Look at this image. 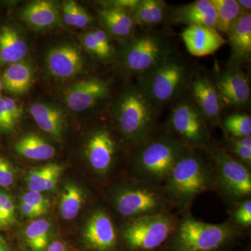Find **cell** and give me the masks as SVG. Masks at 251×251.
Segmentation results:
<instances>
[{
	"label": "cell",
	"mask_w": 251,
	"mask_h": 251,
	"mask_svg": "<svg viewBox=\"0 0 251 251\" xmlns=\"http://www.w3.org/2000/svg\"><path fill=\"white\" fill-rule=\"evenodd\" d=\"M84 245L91 251H115L117 235L110 216L103 211H97L90 216L83 229Z\"/></svg>",
	"instance_id": "9a60e30c"
},
{
	"label": "cell",
	"mask_w": 251,
	"mask_h": 251,
	"mask_svg": "<svg viewBox=\"0 0 251 251\" xmlns=\"http://www.w3.org/2000/svg\"><path fill=\"white\" fill-rule=\"evenodd\" d=\"M21 202L26 203L46 213L49 211L50 206L49 198L45 197L42 193L36 191H28L25 193L21 198Z\"/></svg>",
	"instance_id": "e575fe53"
},
{
	"label": "cell",
	"mask_w": 251,
	"mask_h": 251,
	"mask_svg": "<svg viewBox=\"0 0 251 251\" xmlns=\"http://www.w3.org/2000/svg\"><path fill=\"white\" fill-rule=\"evenodd\" d=\"M117 144L111 133L105 128H99L91 134L86 145V156L96 173L105 175L115 161Z\"/></svg>",
	"instance_id": "2e32d148"
},
{
	"label": "cell",
	"mask_w": 251,
	"mask_h": 251,
	"mask_svg": "<svg viewBox=\"0 0 251 251\" xmlns=\"http://www.w3.org/2000/svg\"><path fill=\"white\" fill-rule=\"evenodd\" d=\"M0 251H12L2 236L0 235Z\"/></svg>",
	"instance_id": "f6af8a7d"
},
{
	"label": "cell",
	"mask_w": 251,
	"mask_h": 251,
	"mask_svg": "<svg viewBox=\"0 0 251 251\" xmlns=\"http://www.w3.org/2000/svg\"><path fill=\"white\" fill-rule=\"evenodd\" d=\"M181 36L189 54L197 57L215 53L227 42L217 29L208 26H188Z\"/></svg>",
	"instance_id": "e0dca14e"
},
{
	"label": "cell",
	"mask_w": 251,
	"mask_h": 251,
	"mask_svg": "<svg viewBox=\"0 0 251 251\" xmlns=\"http://www.w3.org/2000/svg\"><path fill=\"white\" fill-rule=\"evenodd\" d=\"M3 90L2 82H1V78H0V94H1V91Z\"/></svg>",
	"instance_id": "7dc6e473"
},
{
	"label": "cell",
	"mask_w": 251,
	"mask_h": 251,
	"mask_svg": "<svg viewBox=\"0 0 251 251\" xmlns=\"http://www.w3.org/2000/svg\"><path fill=\"white\" fill-rule=\"evenodd\" d=\"M237 232L228 223L208 224L186 218L171 235L170 251H219L233 240Z\"/></svg>",
	"instance_id": "5b68a950"
},
{
	"label": "cell",
	"mask_w": 251,
	"mask_h": 251,
	"mask_svg": "<svg viewBox=\"0 0 251 251\" xmlns=\"http://www.w3.org/2000/svg\"><path fill=\"white\" fill-rule=\"evenodd\" d=\"M192 75L187 62L179 54L172 52L138 76L137 85L159 109L175 103L183 97Z\"/></svg>",
	"instance_id": "7a4b0ae2"
},
{
	"label": "cell",
	"mask_w": 251,
	"mask_h": 251,
	"mask_svg": "<svg viewBox=\"0 0 251 251\" xmlns=\"http://www.w3.org/2000/svg\"><path fill=\"white\" fill-rule=\"evenodd\" d=\"M232 67L239 68L251 57V14L244 12L234 23L228 34Z\"/></svg>",
	"instance_id": "d6986e66"
},
{
	"label": "cell",
	"mask_w": 251,
	"mask_h": 251,
	"mask_svg": "<svg viewBox=\"0 0 251 251\" xmlns=\"http://www.w3.org/2000/svg\"><path fill=\"white\" fill-rule=\"evenodd\" d=\"M171 133L190 150L209 146L207 122L191 97H181L173 104L168 117Z\"/></svg>",
	"instance_id": "ba28073f"
},
{
	"label": "cell",
	"mask_w": 251,
	"mask_h": 251,
	"mask_svg": "<svg viewBox=\"0 0 251 251\" xmlns=\"http://www.w3.org/2000/svg\"><path fill=\"white\" fill-rule=\"evenodd\" d=\"M140 0H114V1H108L103 2V4L109 5V6H116V7L122 8L129 10L133 12V10L136 8L139 4Z\"/></svg>",
	"instance_id": "b9f144b4"
},
{
	"label": "cell",
	"mask_w": 251,
	"mask_h": 251,
	"mask_svg": "<svg viewBox=\"0 0 251 251\" xmlns=\"http://www.w3.org/2000/svg\"><path fill=\"white\" fill-rule=\"evenodd\" d=\"M27 51V42L16 28L7 25L0 27V68L21 62Z\"/></svg>",
	"instance_id": "7402d4cb"
},
{
	"label": "cell",
	"mask_w": 251,
	"mask_h": 251,
	"mask_svg": "<svg viewBox=\"0 0 251 251\" xmlns=\"http://www.w3.org/2000/svg\"><path fill=\"white\" fill-rule=\"evenodd\" d=\"M211 156L218 181L226 197L236 201L249 198L251 175L248 167L222 149H213Z\"/></svg>",
	"instance_id": "30bf717a"
},
{
	"label": "cell",
	"mask_w": 251,
	"mask_h": 251,
	"mask_svg": "<svg viewBox=\"0 0 251 251\" xmlns=\"http://www.w3.org/2000/svg\"><path fill=\"white\" fill-rule=\"evenodd\" d=\"M177 226L176 219L163 211L129 219L122 231L130 251H153L171 238Z\"/></svg>",
	"instance_id": "52a82bcc"
},
{
	"label": "cell",
	"mask_w": 251,
	"mask_h": 251,
	"mask_svg": "<svg viewBox=\"0 0 251 251\" xmlns=\"http://www.w3.org/2000/svg\"><path fill=\"white\" fill-rule=\"evenodd\" d=\"M85 202V194L76 184L68 183L63 189L59 201V212L63 219L72 221L80 212Z\"/></svg>",
	"instance_id": "f1b7e54d"
},
{
	"label": "cell",
	"mask_w": 251,
	"mask_h": 251,
	"mask_svg": "<svg viewBox=\"0 0 251 251\" xmlns=\"http://www.w3.org/2000/svg\"><path fill=\"white\" fill-rule=\"evenodd\" d=\"M234 221L239 226H249L251 224V201L245 200L236 210Z\"/></svg>",
	"instance_id": "74e56055"
},
{
	"label": "cell",
	"mask_w": 251,
	"mask_h": 251,
	"mask_svg": "<svg viewBox=\"0 0 251 251\" xmlns=\"http://www.w3.org/2000/svg\"><path fill=\"white\" fill-rule=\"evenodd\" d=\"M52 226L47 219L30 223L24 232V240L29 251H45L52 242Z\"/></svg>",
	"instance_id": "83f0119b"
},
{
	"label": "cell",
	"mask_w": 251,
	"mask_h": 251,
	"mask_svg": "<svg viewBox=\"0 0 251 251\" xmlns=\"http://www.w3.org/2000/svg\"><path fill=\"white\" fill-rule=\"evenodd\" d=\"M0 206L8 227L16 222V206L9 193L0 190Z\"/></svg>",
	"instance_id": "836d02e7"
},
{
	"label": "cell",
	"mask_w": 251,
	"mask_h": 251,
	"mask_svg": "<svg viewBox=\"0 0 251 251\" xmlns=\"http://www.w3.org/2000/svg\"><path fill=\"white\" fill-rule=\"evenodd\" d=\"M20 211L22 216L27 219H37L46 214L45 211L24 202L20 203Z\"/></svg>",
	"instance_id": "60d3db41"
},
{
	"label": "cell",
	"mask_w": 251,
	"mask_h": 251,
	"mask_svg": "<svg viewBox=\"0 0 251 251\" xmlns=\"http://www.w3.org/2000/svg\"><path fill=\"white\" fill-rule=\"evenodd\" d=\"M62 13L64 22L71 27L82 29L93 21V18L84 8L72 0L63 4Z\"/></svg>",
	"instance_id": "1f68e13d"
},
{
	"label": "cell",
	"mask_w": 251,
	"mask_h": 251,
	"mask_svg": "<svg viewBox=\"0 0 251 251\" xmlns=\"http://www.w3.org/2000/svg\"><path fill=\"white\" fill-rule=\"evenodd\" d=\"M7 227V224H6V221H5L2 211H1V206H0V229L4 228V227Z\"/></svg>",
	"instance_id": "bcb514c9"
},
{
	"label": "cell",
	"mask_w": 251,
	"mask_h": 251,
	"mask_svg": "<svg viewBox=\"0 0 251 251\" xmlns=\"http://www.w3.org/2000/svg\"><path fill=\"white\" fill-rule=\"evenodd\" d=\"M82 44L87 52L99 60L108 62L115 56L111 36L105 29L97 28L82 36Z\"/></svg>",
	"instance_id": "484cf974"
},
{
	"label": "cell",
	"mask_w": 251,
	"mask_h": 251,
	"mask_svg": "<svg viewBox=\"0 0 251 251\" xmlns=\"http://www.w3.org/2000/svg\"><path fill=\"white\" fill-rule=\"evenodd\" d=\"M1 97H2V96H1V94H0V99H1Z\"/></svg>",
	"instance_id": "c3c4849f"
},
{
	"label": "cell",
	"mask_w": 251,
	"mask_h": 251,
	"mask_svg": "<svg viewBox=\"0 0 251 251\" xmlns=\"http://www.w3.org/2000/svg\"><path fill=\"white\" fill-rule=\"evenodd\" d=\"M31 117L43 131L61 141L65 128V117L62 110L52 104L35 103L31 105Z\"/></svg>",
	"instance_id": "44dd1931"
},
{
	"label": "cell",
	"mask_w": 251,
	"mask_h": 251,
	"mask_svg": "<svg viewBox=\"0 0 251 251\" xmlns=\"http://www.w3.org/2000/svg\"><path fill=\"white\" fill-rule=\"evenodd\" d=\"M15 175L12 165L6 158L0 156V186L8 188L14 184Z\"/></svg>",
	"instance_id": "8d00e7d4"
},
{
	"label": "cell",
	"mask_w": 251,
	"mask_h": 251,
	"mask_svg": "<svg viewBox=\"0 0 251 251\" xmlns=\"http://www.w3.org/2000/svg\"><path fill=\"white\" fill-rule=\"evenodd\" d=\"M216 13L215 29L228 34L243 11L236 0H210Z\"/></svg>",
	"instance_id": "f546056e"
},
{
	"label": "cell",
	"mask_w": 251,
	"mask_h": 251,
	"mask_svg": "<svg viewBox=\"0 0 251 251\" xmlns=\"http://www.w3.org/2000/svg\"><path fill=\"white\" fill-rule=\"evenodd\" d=\"M21 17L34 29H42L52 27L59 21V13L53 2L35 1L25 6Z\"/></svg>",
	"instance_id": "603a6c76"
},
{
	"label": "cell",
	"mask_w": 251,
	"mask_h": 251,
	"mask_svg": "<svg viewBox=\"0 0 251 251\" xmlns=\"http://www.w3.org/2000/svg\"><path fill=\"white\" fill-rule=\"evenodd\" d=\"M166 199L154 186L142 181L122 186L113 196L117 212L129 219L163 212Z\"/></svg>",
	"instance_id": "9c48e42d"
},
{
	"label": "cell",
	"mask_w": 251,
	"mask_h": 251,
	"mask_svg": "<svg viewBox=\"0 0 251 251\" xmlns=\"http://www.w3.org/2000/svg\"><path fill=\"white\" fill-rule=\"evenodd\" d=\"M46 66L51 76L57 80H69L76 77L85 67L82 51L72 44L54 46L46 54Z\"/></svg>",
	"instance_id": "7c38bea8"
},
{
	"label": "cell",
	"mask_w": 251,
	"mask_h": 251,
	"mask_svg": "<svg viewBox=\"0 0 251 251\" xmlns=\"http://www.w3.org/2000/svg\"><path fill=\"white\" fill-rule=\"evenodd\" d=\"M229 153L234 158L248 166L251 164V148H244L234 143L229 138L227 142Z\"/></svg>",
	"instance_id": "d590c367"
},
{
	"label": "cell",
	"mask_w": 251,
	"mask_h": 251,
	"mask_svg": "<svg viewBox=\"0 0 251 251\" xmlns=\"http://www.w3.org/2000/svg\"><path fill=\"white\" fill-rule=\"evenodd\" d=\"M170 23L188 26L202 25L215 28L216 13L210 0H197L176 6L170 11Z\"/></svg>",
	"instance_id": "ac0fdd59"
},
{
	"label": "cell",
	"mask_w": 251,
	"mask_h": 251,
	"mask_svg": "<svg viewBox=\"0 0 251 251\" xmlns=\"http://www.w3.org/2000/svg\"><path fill=\"white\" fill-rule=\"evenodd\" d=\"M16 125L13 121L5 105L3 97L0 99V132L11 133L16 128Z\"/></svg>",
	"instance_id": "f35d334b"
},
{
	"label": "cell",
	"mask_w": 251,
	"mask_h": 251,
	"mask_svg": "<svg viewBox=\"0 0 251 251\" xmlns=\"http://www.w3.org/2000/svg\"><path fill=\"white\" fill-rule=\"evenodd\" d=\"M108 82L98 77H88L75 82L66 91L64 99L68 108L74 112L92 108L108 98Z\"/></svg>",
	"instance_id": "4fadbf2b"
},
{
	"label": "cell",
	"mask_w": 251,
	"mask_h": 251,
	"mask_svg": "<svg viewBox=\"0 0 251 251\" xmlns=\"http://www.w3.org/2000/svg\"><path fill=\"white\" fill-rule=\"evenodd\" d=\"M237 3L243 12L251 13V0H238Z\"/></svg>",
	"instance_id": "ee69618b"
},
{
	"label": "cell",
	"mask_w": 251,
	"mask_h": 251,
	"mask_svg": "<svg viewBox=\"0 0 251 251\" xmlns=\"http://www.w3.org/2000/svg\"><path fill=\"white\" fill-rule=\"evenodd\" d=\"M3 99H4L5 105H6L10 116L14 123L17 125L18 122L21 120V117H22V109L14 99L9 97H3Z\"/></svg>",
	"instance_id": "ab89813d"
},
{
	"label": "cell",
	"mask_w": 251,
	"mask_h": 251,
	"mask_svg": "<svg viewBox=\"0 0 251 251\" xmlns=\"http://www.w3.org/2000/svg\"><path fill=\"white\" fill-rule=\"evenodd\" d=\"M50 168L51 163H49L46 166L34 168L28 172L26 176V183L29 191L39 193L46 191Z\"/></svg>",
	"instance_id": "d6a6232c"
},
{
	"label": "cell",
	"mask_w": 251,
	"mask_h": 251,
	"mask_svg": "<svg viewBox=\"0 0 251 251\" xmlns=\"http://www.w3.org/2000/svg\"><path fill=\"white\" fill-rule=\"evenodd\" d=\"M224 105L244 108L250 104V80L247 74L237 67H231L212 81Z\"/></svg>",
	"instance_id": "8fae6325"
},
{
	"label": "cell",
	"mask_w": 251,
	"mask_h": 251,
	"mask_svg": "<svg viewBox=\"0 0 251 251\" xmlns=\"http://www.w3.org/2000/svg\"><path fill=\"white\" fill-rule=\"evenodd\" d=\"M125 41L120 60L126 70L137 77L148 72L173 52L166 36L157 31L135 32Z\"/></svg>",
	"instance_id": "8992f818"
},
{
	"label": "cell",
	"mask_w": 251,
	"mask_h": 251,
	"mask_svg": "<svg viewBox=\"0 0 251 251\" xmlns=\"http://www.w3.org/2000/svg\"><path fill=\"white\" fill-rule=\"evenodd\" d=\"M224 130L230 138H240L251 136V117L244 112L232 113L223 119Z\"/></svg>",
	"instance_id": "4dcf8cb0"
},
{
	"label": "cell",
	"mask_w": 251,
	"mask_h": 251,
	"mask_svg": "<svg viewBox=\"0 0 251 251\" xmlns=\"http://www.w3.org/2000/svg\"><path fill=\"white\" fill-rule=\"evenodd\" d=\"M133 158L135 173L144 182L166 183L175 165L190 149L170 133L153 135L136 147Z\"/></svg>",
	"instance_id": "3957f363"
},
{
	"label": "cell",
	"mask_w": 251,
	"mask_h": 251,
	"mask_svg": "<svg viewBox=\"0 0 251 251\" xmlns=\"http://www.w3.org/2000/svg\"><path fill=\"white\" fill-rule=\"evenodd\" d=\"M99 16L105 30L115 39L125 41L135 34V24L133 13L129 10L103 4Z\"/></svg>",
	"instance_id": "ffe728a7"
},
{
	"label": "cell",
	"mask_w": 251,
	"mask_h": 251,
	"mask_svg": "<svg viewBox=\"0 0 251 251\" xmlns=\"http://www.w3.org/2000/svg\"><path fill=\"white\" fill-rule=\"evenodd\" d=\"M158 110L139 86L130 85L115 100L112 112L125 139L137 147L155 135Z\"/></svg>",
	"instance_id": "6da1fadb"
},
{
	"label": "cell",
	"mask_w": 251,
	"mask_h": 251,
	"mask_svg": "<svg viewBox=\"0 0 251 251\" xmlns=\"http://www.w3.org/2000/svg\"><path fill=\"white\" fill-rule=\"evenodd\" d=\"M132 13L136 25L150 28L163 22L168 11L166 2L162 0H140Z\"/></svg>",
	"instance_id": "4316f807"
},
{
	"label": "cell",
	"mask_w": 251,
	"mask_h": 251,
	"mask_svg": "<svg viewBox=\"0 0 251 251\" xmlns=\"http://www.w3.org/2000/svg\"><path fill=\"white\" fill-rule=\"evenodd\" d=\"M15 150L18 154L33 161H46L53 158V146L39 135L29 133L16 142Z\"/></svg>",
	"instance_id": "d4e9b609"
},
{
	"label": "cell",
	"mask_w": 251,
	"mask_h": 251,
	"mask_svg": "<svg viewBox=\"0 0 251 251\" xmlns=\"http://www.w3.org/2000/svg\"><path fill=\"white\" fill-rule=\"evenodd\" d=\"M213 183L211 168L205 161L189 150L177 162L166 183L167 198L180 206H187Z\"/></svg>",
	"instance_id": "277c9868"
},
{
	"label": "cell",
	"mask_w": 251,
	"mask_h": 251,
	"mask_svg": "<svg viewBox=\"0 0 251 251\" xmlns=\"http://www.w3.org/2000/svg\"><path fill=\"white\" fill-rule=\"evenodd\" d=\"M3 90L13 94H23L30 88L33 82L32 68L25 61L5 67L1 78Z\"/></svg>",
	"instance_id": "cb8c5ba5"
},
{
	"label": "cell",
	"mask_w": 251,
	"mask_h": 251,
	"mask_svg": "<svg viewBox=\"0 0 251 251\" xmlns=\"http://www.w3.org/2000/svg\"><path fill=\"white\" fill-rule=\"evenodd\" d=\"M188 89L193 103L206 122L219 124L224 105L212 81L205 75L196 74L191 77Z\"/></svg>",
	"instance_id": "5bb4252c"
},
{
	"label": "cell",
	"mask_w": 251,
	"mask_h": 251,
	"mask_svg": "<svg viewBox=\"0 0 251 251\" xmlns=\"http://www.w3.org/2000/svg\"><path fill=\"white\" fill-rule=\"evenodd\" d=\"M45 251H70L65 242L61 240H54L50 244Z\"/></svg>",
	"instance_id": "7bdbcfd3"
}]
</instances>
